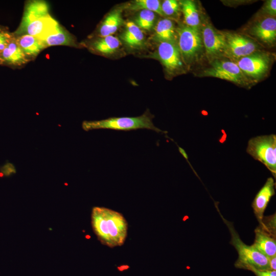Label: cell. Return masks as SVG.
Listing matches in <instances>:
<instances>
[{
  "mask_svg": "<svg viewBox=\"0 0 276 276\" xmlns=\"http://www.w3.org/2000/svg\"><path fill=\"white\" fill-rule=\"evenodd\" d=\"M91 223L94 233L103 245L113 248L124 244L128 225L121 213L107 208L95 206L91 211Z\"/></svg>",
  "mask_w": 276,
  "mask_h": 276,
  "instance_id": "cell-1",
  "label": "cell"
},
{
  "mask_svg": "<svg viewBox=\"0 0 276 276\" xmlns=\"http://www.w3.org/2000/svg\"><path fill=\"white\" fill-rule=\"evenodd\" d=\"M59 26L58 22L50 15L46 2L30 1L26 5L19 27L13 34L14 36L30 35L42 40Z\"/></svg>",
  "mask_w": 276,
  "mask_h": 276,
  "instance_id": "cell-2",
  "label": "cell"
},
{
  "mask_svg": "<svg viewBox=\"0 0 276 276\" xmlns=\"http://www.w3.org/2000/svg\"><path fill=\"white\" fill-rule=\"evenodd\" d=\"M153 118L154 116L147 111L142 115L135 117H111L98 121H84L82 127L85 131L100 129L122 131L147 129L158 133H167L155 126L152 122Z\"/></svg>",
  "mask_w": 276,
  "mask_h": 276,
  "instance_id": "cell-3",
  "label": "cell"
},
{
  "mask_svg": "<svg viewBox=\"0 0 276 276\" xmlns=\"http://www.w3.org/2000/svg\"><path fill=\"white\" fill-rule=\"evenodd\" d=\"M220 216L226 223L231 235L230 243L235 247L238 254L236 266L250 270H270L269 259L260 252L252 245L245 244L240 239L233 224Z\"/></svg>",
  "mask_w": 276,
  "mask_h": 276,
  "instance_id": "cell-4",
  "label": "cell"
},
{
  "mask_svg": "<svg viewBox=\"0 0 276 276\" xmlns=\"http://www.w3.org/2000/svg\"><path fill=\"white\" fill-rule=\"evenodd\" d=\"M177 43L184 63L191 64L201 56L203 44L200 28L181 25L176 28Z\"/></svg>",
  "mask_w": 276,
  "mask_h": 276,
  "instance_id": "cell-5",
  "label": "cell"
},
{
  "mask_svg": "<svg viewBox=\"0 0 276 276\" xmlns=\"http://www.w3.org/2000/svg\"><path fill=\"white\" fill-rule=\"evenodd\" d=\"M246 151L254 159L264 164L275 178V134L260 135L250 139Z\"/></svg>",
  "mask_w": 276,
  "mask_h": 276,
  "instance_id": "cell-6",
  "label": "cell"
},
{
  "mask_svg": "<svg viewBox=\"0 0 276 276\" xmlns=\"http://www.w3.org/2000/svg\"><path fill=\"white\" fill-rule=\"evenodd\" d=\"M203 75L226 80L241 86L249 84V79L237 63L230 60L219 59L213 60L211 67L204 70Z\"/></svg>",
  "mask_w": 276,
  "mask_h": 276,
  "instance_id": "cell-7",
  "label": "cell"
},
{
  "mask_svg": "<svg viewBox=\"0 0 276 276\" xmlns=\"http://www.w3.org/2000/svg\"><path fill=\"white\" fill-rule=\"evenodd\" d=\"M236 63L247 78L259 80L268 72L271 58L266 53L256 52L240 58Z\"/></svg>",
  "mask_w": 276,
  "mask_h": 276,
  "instance_id": "cell-8",
  "label": "cell"
},
{
  "mask_svg": "<svg viewBox=\"0 0 276 276\" xmlns=\"http://www.w3.org/2000/svg\"><path fill=\"white\" fill-rule=\"evenodd\" d=\"M225 37L224 55L237 60L256 52L258 46L252 40L237 33L223 32Z\"/></svg>",
  "mask_w": 276,
  "mask_h": 276,
  "instance_id": "cell-9",
  "label": "cell"
},
{
  "mask_svg": "<svg viewBox=\"0 0 276 276\" xmlns=\"http://www.w3.org/2000/svg\"><path fill=\"white\" fill-rule=\"evenodd\" d=\"M200 30L203 47L208 59L213 61L224 55L226 42L223 32L217 31L210 24L204 25Z\"/></svg>",
  "mask_w": 276,
  "mask_h": 276,
  "instance_id": "cell-10",
  "label": "cell"
},
{
  "mask_svg": "<svg viewBox=\"0 0 276 276\" xmlns=\"http://www.w3.org/2000/svg\"><path fill=\"white\" fill-rule=\"evenodd\" d=\"M156 56L170 74L181 72L183 68L184 62L177 42H159Z\"/></svg>",
  "mask_w": 276,
  "mask_h": 276,
  "instance_id": "cell-11",
  "label": "cell"
},
{
  "mask_svg": "<svg viewBox=\"0 0 276 276\" xmlns=\"http://www.w3.org/2000/svg\"><path fill=\"white\" fill-rule=\"evenodd\" d=\"M255 239L252 245L268 259L276 256L275 232L262 224L255 231Z\"/></svg>",
  "mask_w": 276,
  "mask_h": 276,
  "instance_id": "cell-12",
  "label": "cell"
},
{
  "mask_svg": "<svg viewBox=\"0 0 276 276\" xmlns=\"http://www.w3.org/2000/svg\"><path fill=\"white\" fill-rule=\"evenodd\" d=\"M275 182L272 177L267 179L265 184L256 194L252 203L254 213L261 223L263 214L271 198L275 194Z\"/></svg>",
  "mask_w": 276,
  "mask_h": 276,
  "instance_id": "cell-13",
  "label": "cell"
},
{
  "mask_svg": "<svg viewBox=\"0 0 276 276\" xmlns=\"http://www.w3.org/2000/svg\"><path fill=\"white\" fill-rule=\"evenodd\" d=\"M251 34L263 42L273 44L276 39V19L267 17L255 24L250 29Z\"/></svg>",
  "mask_w": 276,
  "mask_h": 276,
  "instance_id": "cell-14",
  "label": "cell"
},
{
  "mask_svg": "<svg viewBox=\"0 0 276 276\" xmlns=\"http://www.w3.org/2000/svg\"><path fill=\"white\" fill-rule=\"evenodd\" d=\"M29 60L17 43L15 36L0 54L1 64L20 65Z\"/></svg>",
  "mask_w": 276,
  "mask_h": 276,
  "instance_id": "cell-15",
  "label": "cell"
},
{
  "mask_svg": "<svg viewBox=\"0 0 276 276\" xmlns=\"http://www.w3.org/2000/svg\"><path fill=\"white\" fill-rule=\"evenodd\" d=\"M121 39L129 48L139 49L145 44V39L142 30L134 22L128 21L121 34Z\"/></svg>",
  "mask_w": 276,
  "mask_h": 276,
  "instance_id": "cell-16",
  "label": "cell"
},
{
  "mask_svg": "<svg viewBox=\"0 0 276 276\" xmlns=\"http://www.w3.org/2000/svg\"><path fill=\"white\" fill-rule=\"evenodd\" d=\"M16 41L26 56L30 58L36 57L45 48L39 39L27 34L15 36Z\"/></svg>",
  "mask_w": 276,
  "mask_h": 276,
  "instance_id": "cell-17",
  "label": "cell"
},
{
  "mask_svg": "<svg viewBox=\"0 0 276 276\" xmlns=\"http://www.w3.org/2000/svg\"><path fill=\"white\" fill-rule=\"evenodd\" d=\"M154 38L158 42H177V33L173 22L168 18L159 20L155 27Z\"/></svg>",
  "mask_w": 276,
  "mask_h": 276,
  "instance_id": "cell-18",
  "label": "cell"
},
{
  "mask_svg": "<svg viewBox=\"0 0 276 276\" xmlns=\"http://www.w3.org/2000/svg\"><path fill=\"white\" fill-rule=\"evenodd\" d=\"M122 10L114 9L110 12L102 21L99 28L101 37L112 35L123 24Z\"/></svg>",
  "mask_w": 276,
  "mask_h": 276,
  "instance_id": "cell-19",
  "label": "cell"
},
{
  "mask_svg": "<svg viewBox=\"0 0 276 276\" xmlns=\"http://www.w3.org/2000/svg\"><path fill=\"white\" fill-rule=\"evenodd\" d=\"M41 41L45 48L57 45L76 46L75 39L73 36L60 25L54 32Z\"/></svg>",
  "mask_w": 276,
  "mask_h": 276,
  "instance_id": "cell-20",
  "label": "cell"
},
{
  "mask_svg": "<svg viewBox=\"0 0 276 276\" xmlns=\"http://www.w3.org/2000/svg\"><path fill=\"white\" fill-rule=\"evenodd\" d=\"M179 3L186 25L191 27L200 28L199 14L195 3L191 0H183L179 1Z\"/></svg>",
  "mask_w": 276,
  "mask_h": 276,
  "instance_id": "cell-21",
  "label": "cell"
},
{
  "mask_svg": "<svg viewBox=\"0 0 276 276\" xmlns=\"http://www.w3.org/2000/svg\"><path fill=\"white\" fill-rule=\"evenodd\" d=\"M120 40L113 35L107 36L97 39L92 43L93 48L103 54H111L120 48Z\"/></svg>",
  "mask_w": 276,
  "mask_h": 276,
  "instance_id": "cell-22",
  "label": "cell"
},
{
  "mask_svg": "<svg viewBox=\"0 0 276 276\" xmlns=\"http://www.w3.org/2000/svg\"><path fill=\"white\" fill-rule=\"evenodd\" d=\"M132 11L148 10L156 13L160 15H164L161 8V3L157 0H135L128 6Z\"/></svg>",
  "mask_w": 276,
  "mask_h": 276,
  "instance_id": "cell-23",
  "label": "cell"
},
{
  "mask_svg": "<svg viewBox=\"0 0 276 276\" xmlns=\"http://www.w3.org/2000/svg\"><path fill=\"white\" fill-rule=\"evenodd\" d=\"M155 13L148 10H141L135 19V24L141 29L151 30L154 24Z\"/></svg>",
  "mask_w": 276,
  "mask_h": 276,
  "instance_id": "cell-24",
  "label": "cell"
},
{
  "mask_svg": "<svg viewBox=\"0 0 276 276\" xmlns=\"http://www.w3.org/2000/svg\"><path fill=\"white\" fill-rule=\"evenodd\" d=\"M161 8L164 15L172 16L178 14L180 7L176 0H165L161 4Z\"/></svg>",
  "mask_w": 276,
  "mask_h": 276,
  "instance_id": "cell-25",
  "label": "cell"
},
{
  "mask_svg": "<svg viewBox=\"0 0 276 276\" xmlns=\"http://www.w3.org/2000/svg\"><path fill=\"white\" fill-rule=\"evenodd\" d=\"M14 37L12 33L0 30V54L6 48Z\"/></svg>",
  "mask_w": 276,
  "mask_h": 276,
  "instance_id": "cell-26",
  "label": "cell"
},
{
  "mask_svg": "<svg viewBox=\"0 0 276 276\" xmlns=\"http://www.w3.org/2000/svg\"><path fill=\"white\" fill-rule=\"evenodd\" d=\"M262 10L265 13L268 14L269 17H275L276 15V1H267L262 8Z\"/></svg>",
  "mask_w": 276,
  "mask_h": 276,
  "instance_id": "cell-27",
  "label": "cell"
},
{
  "mask_svg": "<svg viewBox=\"0 0 276 276\" xmlns=\"http://www.w3.org/2000/svg\"><path fill=\"white\" fill-rule=\"evenodd\" d=\"M1 173L5 176H9L15 173L14 166L11 163L6 164L1 169Z\"/></svg>",
  "mask_w": 276,
  "mask_h": 276,
  "instance_id": "cell-28",
  "label": "cell"
},
{
  "mask_svg": "<svg viewBox=\"0 0 276 276\" xmlns=\"http://www.w3.org/2000/svg\"><path fill=\"white\" fill-rule=\"evenodd\" d=\"M257 276H276L275 270H259L256 269H251Z\"/></svg>",
  "mask_w": 276,
  "mask_h": 276,
  "instance_id": "cell-29",
  "label": "cell"
},
{
  "mask_svg": "<svg viewBox=\"0 0 276 276\" xmlns=\"http://www.w3.org/2000/svg\"><path fill=\"white\" fill-rule=\"evenodd\" d=\"M275 263H276V256L269 259V266H270V270H272V271L275 270L276 269Z\"/></svg>",
  "mask_w": 276,
  "mask_h": 276,
  "instance_id": "cell-30",
  "label": "cell"
},
{
  "mask_svg": "<svg viewBox=\"0 0 276 276\" xmlns=\"http://www.w3.org/2000/svg\"><path fill=\"white\" fill-rule=\"evenodd\" d=\"M179 152L182 154V155L186 158H188V156L185 151L181 148L179 147Z\"/></svg>",
  "mask_w": 276,
  "mask_h": 276,
  "instance_id": "cell-31",
  "label": "cell"
},
{
  "mask_svg": "<svg viewBox=\"0 0 276 276\" xmlns=\"http://www.w3.org/2000/svg\"><path fill=\"white\" fill-rule=\"evenodd\" d=\"M2 30V28L0 27V30Z\"/></svg>",
  "mask_w": 276,
  "mask_h": 276,
  "instance_id": "cell-32",
  "label": "cell"
},
{
  "mask_svg": "<svg viewBox=\"0 0 276 276\" xmlns=\"http://www.w3.org/2000/svg\"><path fill=\"white\" fill-rule=\"evenodd\" d=\"M0 64H1V62H0Z\"/></svg>",
  "mask_w": 276,
  "mask_h": 276,
  "instance_id": "cell-33",
  "label": "cell"
}]
</instances>
